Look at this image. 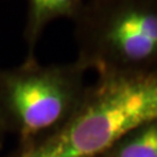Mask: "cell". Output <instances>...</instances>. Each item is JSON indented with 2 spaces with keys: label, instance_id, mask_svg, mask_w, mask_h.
Returning <instances> with one entry per match:
<instances>
[{
  "label": "cell",
  "instance_id": "obj_1",
  "mask_svg": "<svg viewBox=\"0 0 157 157\" xmlns=\"http://www.w3.org/2000/svg\"><path fill=\"white\" fill-rule=\"evenodd\" d=\"M89 70L79 62L43 65L25 58L0 67V124L17 144L55 133L71 119L83 100Z\"/></svg>",
  "mask_w": 157,
  "mask_h": 157
},
{
  "label": "cell",
  "instance_id": "obj_2",
  "mask_svg": "<svg viewBox=\"0 0 157 157\" xmlns=\"http://www.w3.org/2000/svg\"><path fill=\"white\" fill-rule=\"evenodd\" d=\"M73 22L77 61L87 70L157 67V0H86Z\"/></svg>",
  "mask_w": 157,
  "mask_h": 157
},
{
  "label": "cell",
  "instance_id": "obj_4",
  "mask_svg": "<svg viewBox=\"0 0 157 157\" xmlns=\"http://www.w3.org/2000/svg\"><path fill=\"white\" fill-rule=\"evenodd\" d=\"M95 157H157V120L132 129Z\"/></svg>",
  "mask_w": 157,
  "mask_h": 157
},
{
  "label": "cell",
  "instance_id": "obj_5",
  "mask_svg": "<svg viewBox=\"0 0 157 157\" xmlns=\"http://www.w3.org/2000/svg\"><path fill=\"white\" fill-rule=\"evenodd\" d=\"M6 136H7V134H6V132L4 130V128L1 127V124H0V151H1V149H2V147H4Z\"/></svg>",
  "mask_w": 157,
  "mask_h": 157
},
{
  "label": "cell",
  "instance_id": "obj_3",
  "mask_svg": "<svg viewBox=\"0 0 157 157\" xmlns=\"http://www.w3.org/2000/svg\"><path fill=\"white\" fill-rule=\"evenodd\" d=\"M86 0H27V15L23 40L27 47L26 58H36L35 49L44 29L58 19L75 20Z\"/></svg>",
  "mask_w": 157,
  "mask_h": 157
}]
</instances>
